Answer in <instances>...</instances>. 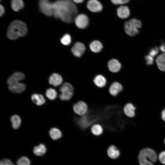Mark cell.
Segmentation results:
<instances>
[{"instance_id": "cell-1", "label": "cell", "mask_w": 165, "mask_h": 165, "mask_svg": "<svg viewBox=\"0 0 165 165\" xmlns=\"http://www.w3.org/2000/svg\"><path fill=\"white\" fill-rule=\"evenodd\" d=\"M39 6L40 11L45 15L53 16L67 23L74 21L78 10L72 0H57L50 2L49 0H40Z\"/></svg>"}, {"instance_id": "cell-2", "label": "cell", "mask_w": 165, "mask_h": 165, "mask_svg": "<svg viewBox=\"0 0 165 165\" xmlns=\"http://www.w3.org/2000/svg\"><path fill=\"white\" fill-rule=\"evenodd\" d=\"M27 28L23 21L16 20L12 22L9 25L7 32V37L11 40L17 39L25 36L27 33Z\"/></svg>"}, {"instance_id": "cell-3", "label": "cell", "mask_w": 165, "mask_h": 165, "mask_svg": "<svg viewBox=\"0 0 165 165\" xmlns=\"http://www.w3.org/2000/svg\"><path fill=\"white\" fill-rule=\"evenodd\" d=\"M141 21L136 18H132L126 21L124 24L125 33L128 35L134 36L139 32V29L141 27Z\"/></svg>"}, {"instance_id": "cell-4", "label": "cell", "mask_w": 165, "mask_h": 165, "mask_svg": "<svg viewBox=\"0 0 165 165\" xmlns=\"http://www.w3.org/2000/svg\"><path fill=\"white\" fill-rule=\"evenodd\" d=\"M61 94L60 99L64 101H69L72 98L74 94V88L70 82H66L61 85L59 89Z\"/></svg>"}, {"instance_id": "cell-5", "label": "cell", "mask_w": 165, "mask_h": 165, "mask_svg": "<svg viewBox=\"0 0 165 165\" xmlns=\"http://www.w3.org/2000/svg\"><path fill=\"white\" fill-rule=\"evenodd\" d=\"M75 120L79 127L83 129L90 128L91 125L94 123L92 119L87 114L82 116H79L76 115Z\"/></svg>"}, {"instance_id": "cell-6", "label": "cell", "mask_w": 165, "mask_h": 165, "mask_svg": "<svg viewBox=\"0 0 165 165\" xmlns=\"http://www.w3.org/2000/svg\"><path fill=\"white\" fill-rule=\"evenodd\" d=\"M74 113L79 116L86 115L89 111V107L87 104L83 101H79L75 103L73 106Z\"/></svg>"}, {"instance_id": "cell-7", "label": "cell", "mask_w": 165, "mask_h": 165, "mask_svg": "<svg viewBox=\"0 0 165 165\" xmlns=\"http://www.w3.org/2000/svg\"><path fill=\"white\" fill-rule=\"evenodd\" d=\"M74 21L76 27L81 30L86 29L89 25V19L86 15L84 14L77 15Z\"/></svg>"}, {"instance_id": "cell-8", "label": "cell", "mask_w": 165, "mask_h": 165, "mask_svg": "<svg viewBox=\"0 0 165 165\" xmlns=\"http://www.w3.org/2000/svg\"><path fill=\"white\" fill-rule=\"evenodd\" d=\"M86 47L83 43L80 42H75L71 49L73 55L77 58L82 57L85 52Z\"/></svg>"}, {"instance_id": "cell-9", "label": "cell", "mask_w": 165, "mask_h": 165, "mask_svg": "<svg viewBox=\"0 0 165 165\" xmlns=\"http://www.w3.org/2000/svg\"><path fill=\"white\" fill-rule=\"evenodd\" d=\"M121 64L117 59L112 58L107 63V68L108 70L113 73L119 72L121 68Z\"/></svg>"}, {"instance_id": "cell-10", "label": "cell", "mask_w": 165, "mask_h": 165, "mask_svg": "<svg viewBox=\"0 0 165 165\" xmlns=\"http://www.w3.org/2000/svg\"><path fill=\"white\" fill-rule=\"evenodd\" d=\"M123 87L122 84L117 81L112 82L108 88L110 94L113 97L117 96L123 91Z\"/></svg>"}, {"instance_id": "cell-11", "label": "cell", "mask_w": 165, "mask_h": 165, "mask_svg": "<svg viewBox=\"0 0 165 165\" xmlns=\"http://www.w3.org/2000/svg\"><path fill=\"white\" fill-rule=\"evenodd\" d=\"M86 6L90 11L94 13L100 12L103 9L102 4L97 0H89L87 3Z\"/></svg>"}, {"instance_id": "cell-12", "label": "cell", "mask_w": 165, "mask_h": 165, "mask_svg": "<svg viewBox=\"0 0 165 165\" xmlns=\"http://www.w3.org/2000/svg\"><path fill=\"white\" fill-rule=\"evenodd\" d=\"M140 152L148 157L153 163L156 162L158 160V156L156 153L152 149L146 148L142 149Z\"/></svg>"}, {"instance_id": "cell-13", "label": "cell", "mask_w": 165, "mask_h": 165, "mask_svg": "<svg viewBox=\"0 0 165 165\" xmlns=\"http://www.w3.org/2000/svg\"><path fill=\"white\" fill-rule=\"evenodd\" d=\"M93 82L95 86L100 88L105 87L107 84L106 78L101 74L96 75L94 78Z\"/></svg>"}, {"instance_id": "cell-14", "label": "cell", "mask_w": 165, "mask_h": 165, "mask_svg": "<svg viewBox=\"0 0 165 165\" xmlns=\"http://www.w3.org/2000/svg\"><path fill=\"white\" fill-rule=\"evenodd\" d=\"M108 156L112 160L118 158L120 154V151L115 145H112L109 146L107 150Z\"/></svg>"}, {"instance_id": "cell-15", "label": "cell", "mask_w": 165, "mask_h": 165, "mask_svg": "<svg viewBox=\"0 0 165 165\" xmlns=\"http://www.w3.org/2000/svg\"><path fill=\"white\" fill-rule=\"evenodd\" d=\"M25 76L22 72H16L14 73L7 79V82L9 86L11 85L18 82L24 79Z\"/></svg>"}, {"instance_id": "cell-16", "label": "cell", "mask_w": 165, "mask_h": 165, "mask_svg": "<svg viewBox=\"0 0 165 165\" xmlns=\"http://www.w3.org/2000/svg\"><path fill=\"white\" fill-rule=\"evenodd\" d=\"M136 108L131 103L126 104L123 107V111L124 113L127 117L132 118L135 115Z\"/></svg>"}, {"instance_id": "cell-17", "label": "cell", "mask_w": 165, "mask_h": 165, "mask_svg": "<svg viewBox=\"0 0 165 165\" xmlns=\"http://www.w3.org/2000/svg\"><path fill=\"white\" fill-rule=\"evenodd\" d=\"M103 48V44L100 41L97 40H93L89 45L90 50L94 53H100L102 50Z\"/></svg>"}, {"instance_id": "cell-18", "label": "cell", "mask_w": 165, "mask_h": 165, "mask_svg": "<svg viewBox=\"0 0 165 165\" xmlns=\"http://www.w3.org/2000/svg\"><path fill=\"white\" fill-rule=\"evenodd\" d=\"M103 126L99 123H95L90 127L91 133L96 136H99L102 134L104 132Z\"/></svg>"}, {"instance_id": "cell-19", "label": "cell", "mask_w": 165, "mask_h": 165, "mask_svg": "<svg viewBox=\"0 0 165 165\" xmlns=\"http://www.w3.org/2000/svg\"><path fill=\"white\" fill-rule=\"evenodd\" d=\"M63 81V79L61 76L56 73L52 74L49 79V83L55 86H57L61 84Z\"/></svg>"}, {"instance_id": "cell-20", "label": "cell", "mask_w": 165, "mask_h": 165, "mask_svg": "<svg viewBox=\"0 0 165 165\" xmlns=\"http://www.w3.org/2000/svg\"><path fill=\"white\" fill-rule=\"evenodd\" d=\"M117 14L120 18L125 19L128 18L130 15V11L127 6H122L117 9Z\"/></svg>"}, {"instance_id": "cell-21", "label": "cell", "mask_w": 165, "mask_h": 165, "mask_svg": "<svg viewBox=\"0 0 165 165\" xmlns=\"http://www.w3.org/2000/svg\"><path fill=\"white\" fill-rule=\"evenodd\" d=\"M26 88L25 84L19 82L8 86L9 90L14 93H21L24 91Z\"/></svg>"}, {"instance_id": "cell-22", "label": "cell", "mask_w": 165, "mask_h": 165, "mask_svg": "<svg viewBox=\"0 0 165 165\" xmlns=\"http://www.w3.org/2000/svg\"><path fill=\"white\" fill-rule=\"evenodd\" d=\"M156 62L158 69L162 72H165V53L159 55L156 59Z\"/></svg>"}, {"instance_id": "cell-23", "label": "cell", "mask_w": 165, "mask_h": 165, "mask_svg": "<svg viewBox=\"0 0 165 165\" xmlns=\"http://www.w3.org/2000/svg\"><path fill=\"white\" fill-rule=\"evenodd\" d=\"M31 99L33 102L38 106L44 104L46 102L43 96L41 94H32L31 97Z\"/></svg>"}, {"instance_id": "cell-24", "label": "cell", "mask_w": 165, "mask_h": 165, "mask_svg": "<svg viewBox=\"0 0 165 165\" xmlns=\"http://www.w3.org/2000/svg\"><path fill=\"white\" fill-rule=\"evenodd\" d=\"M46 146L42 144L35 146L33 150L34 153L38 156L43 155L46 153Z\"/></svg>"}, {"instance_id": "cell-25", "label": "cell", "mask_w": 165, "mask_h": 165, "mask_svg": "<svg viewBox=\"0 0 165 165\" xmlns=\"http://www.w3.org/2000/svg\"><path fill=\"white\" fill-rule=\"evenodd\" d=\"M138 159L139 165H154L153 163L140 152L138 155Z\"/></svg>"}, {"instance_id": "cell-26", "label": "cell", "mask_w": 165, "mask_h": 165, "mask_svg": "<svg viewBox=\"0 0 165 165\" xmlns=\"http://www.w3.org/2000/svg\"><path fill=\"white\" fill-rule=\"evenodd\" d=\"M49 134L52 139L55 140L60 139L62 136L61 131L56 128H51L50 130Z\"/></svg>"}, {"instance_id": "cell-27", "label": "cell", "mask_w": 165, "mask_h": 165, "mask_svg": "<svg viewBox=\"0 0 165 165\" xmlns=\"http://www.w3.org/2000/svg\"><path fill=\"white\" fill-rule=\"evenodd\" d=\"M11 5L12 9L15 11H18L24 7L22 0H12Z\"/></svg>"}, {"instance_id": "cell-28", "label": "cell", "mask_w": 165, "mask_h": 165, "mask_svg": "<svg viewBox=\"0 0 165 165\" xmlns=\"http://www.w3.org/2000/svg\"><path fill=\"white\" fill-rule=\"evenodd\" d=\"M10 120L12 127L14 129H17L20 127L21 123V119L19 116L17 115L12 116Z\"/></svg>"}, {"instance_id": "cell-29", "label": "cell", "mask_w": 165, "mask_h": 165, "mask_svg": "<svg viewBox=\"0 0 165 165\" xmlns=\"http://www.w3.org/2000/svg\"><path fill=\"white\" fill-rule=\"evenodd\" d=\"M60 41L64 45H69L72 42L71 36L68 34H65L61 38Z\"/></svg>"}, {"instance_id": "cell-30", "label": "cell", "mask_w": 165, "mask_h": 165, "mask_svg": "<svg viewBox=\"0 0 165 165\" xmlns=\"http://www.w3.org/2000/svg\"><path fill=\"white\" fill-rule=\"evenodd\" d=\"M46 94L48 99L51 100H53L57 97V93L54 89L50 88L46 90Z\"/></svg>"}, {"instance_id": "cell-31", "label": "cell", "mask_w": 165, "mask_h": 165, "mask_svg": "<svg viewBox=\"0 0 165 165\" xmlns=\"http://www.w3.org/2000/svg\"><path fill=\"white\" fill-rule=\"evenodd\" d=\"M29 159L26 156H22L17 161V165H30Z\"/></svg>"}, {"instance_id": "cell-32", "label": "cell", "mask_w": 165, "mask_h": 165, "mask_svg": "<svg viewBox=\"0 0 165 165\" xmlns=\"http://www.w3.org/2000/svg\"><path fill=\"white\" fill-rule=\"evenodd\" d=\"M158 159L161 163L165 165V151H163L160 153Z\"/></svg>"}, {"instance_id": "cell-33", "label": "cell", "mask_w": 165, "mask_h": 165, "mask_svg": "<svg viewBox=\"0 0 165 165\" xmlns=\"http://www.w3.org/2000/svg\"><path fill=\"white\" fill-rule=\"evenodd\" d=\"M114 4L116 5H123L127 3L130 0H110Z\"/></svg>"}, {"instance_id": "cell-34", "label": "cell", "mask_w": 165, "mask_h": 165, "mask_svg": "<svg viewBox=\"0 0 165 165\" xmlns=\"http://www.w3.org/2000/svg\"><path fill=\"white\" fill-rule=\"evenodd\" d=\"M159 52V50L157 47L152 48L149 51V55L153 57L157 55Z\"/></svg>"}, {"instance_id": "cell-35", "label": "cell", "mask_w": 165, "mask_h": 165, "mask_svg": "<svg viewBox=\"0 0 165 165\" xmlns=\"http://www.w3.org/2000/svg\"><path fill=\"white\" fill-rule=\"evenodd\" d=\"M145 59L147 65L152 64L154 62L153 57L149 54L145 56Z\"/></svg>"}, {"instance_id": "cell-36", "label": "cell", "mask_w": 165, "mask_h": 165, "mask_svg": "<svg viewBox=\"0 0 165 165\" xmlns=\"http://www.w3.org/2000/svg\"><path fill=\"white\" fill-rule=\"evenodd\" d=\"M13 164L9 160L7 159L2 160L0 162V165H13Z\"/></svg>"}, {"instance_id": "cell-37", "label": "cell", "mask_w": 165, "mask_h": 165, "mask_svg": "<svg viewBox=\"0 0 165 165\" xmlns=\"http://www.w3.org/2000/svg\"><path fill=\"white\" fill-rule=\"evenodd\" d=\"M161 117L162 119L165 122V108L162 111Z\"/></svg>"}, {"instance_id": "cell-38", "label": "cell", "mask_w": 165, "mask_h": 165, "mask_svg": "<svg viewBox=\"0 0 165 165\" xmlns=\"http://www.w3.org/2000/svg\"><path fill=\"white\" fill-rule=\"evenodd\" d=\"M5 12V9L2 6V5H0V15L1 16H2Z\"/></svg>"}, {"instance_id": "cell-39", "label": "cell", "mask_w": 165, "mask_h": 165, "mask_svg": "<svg viewBox=\"0 0 165 165\" xmlns=\"http://www.w3.org/2000/svg\"><path fill=\"white\" fill-rule=\"evenodd\" d=\"M160 50L164 53H165V46L163 44H162L160 47Z\"/></svg>"}, {"instance_id": "cell-40", "label": "cell", "mask_w": 165, "mask_h": 165, "mask_svg": "<svg viewBox=\"0 0 165 165\" xmlns=\"http://www.w3.org/2000/svg\"><path fill=\"white\" fill-rule=\"evenodd\" d=\"M72 1L75 3H80L82 2L84 0H72Z\"/></svg>"}, {"instance_id": "cell-41", "label": "cell", "mask_w": 165, "mask_h": 165, "mask_svg": "<svg viewBox=\"0 0 165 165\" xmlns=\"http://www.w3.org/2000/svg\"><path fill=\"white\" fill-rule=\"evenodd\" d=\"M163 142L165 145V138Z\"/></svg>"}, {"instance_id": "cell-42", "label": "cell", "mask_w": 165, "mask_h": 165, "mask_svg": "<svg viewBox=\"0 0 165 165\" xmlns=\"http://www.w3.org/2000/svg\"><path fill=\"white\" fill-rule=\"evenodd\" d=\"M119 75H120V74H119ZM121 76H122V75H121Z\"/></svg>"}, {"instance_id": "cell-43", "label": "cell", "mask_w": 165, "mask_h": 165, "mask_svg": "<svg viewBox=\"0 0 165 165\" xmlns=\"http://www.w3.org/2000/svg\"></svg>"}]
</instances>
